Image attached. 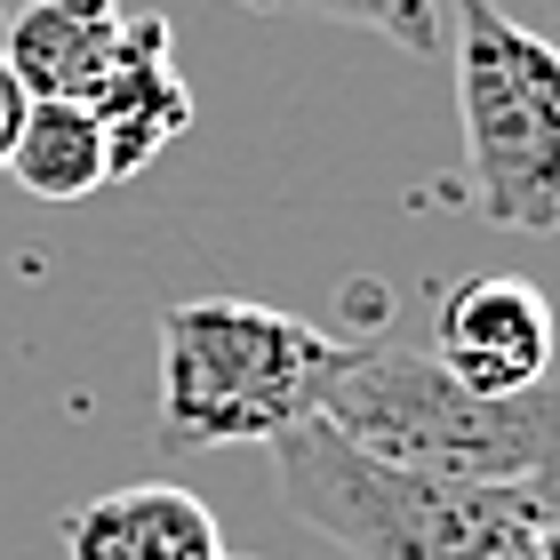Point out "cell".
I'll list each match as a JSON object with an SVG mask.
<instances>
[{
  "mask_svg": "<svg viewBox=\"0 0 560 560\" xmlns=\"http://www.w3.org/2000/svg\"><path fill=\"white\" fill-rule=\"evenodd\" d=\"M120 48V0H24L0 24V57L24 81V96L89 105Z\"/></svg>",
  "mask_w": 560,
  "mask_h": 560,
  "instance_id": "cell-8",
  "label": "cell"
},
{
  "mask_svg": "<svg viewBox=\"0 0 560 560\" xmlns=\"http://www.w3.org/2000/svg\"><path fill=\"white\" fill-rule=\"evenodd\" d=\"M257 9H313L328 24H361V33H385L409 57H441V9L432 0H257Z\"/></svg>",
  "mask_w": 560,
  "mask_h": 560,
  "instance_id": "cell-10",
  "label": "cell"
},
{
  "mask_svg": "<svg viewBox=\"0 0 560 560\" xmlns=\"http://www.w3.org/2000/svg\"><path fill=\"white\" fill-rule=\"evenodd\" d=\"M345 337L280 313L257 296H185L161 313V400L152 441L161 456L280 441L320 409V385L337 369Z\"/></svg>",
  "mask_w": 560,
  "mask_h": 560,
  "instance_id": "cell-3",
  "label": "cell"
},
{
  "mask_svg": "<svg viewBox=\"0 0 560 560\" xmlns=\"http://www.w3.org/2000/svg\"><path fill=\"white\" fill-rule=\"evenodd\" d=\"M272 448V497L296 528L328 537L345 560H513L560 521V480H448L352 448L320 417L289 424Z\"/></svg>",
  "mask_w": 560,
  "mask_h": 560,
  "instance_id": "cell-1",
  "label": "cell"
},
{
  "mask_svg": "<svg viewBox=\"0 0 560 560\" xmlns=\"http://www.w3.org/2000/svg\"><path fill=\"white\" fill-rule=\"evenodd\" d=\"M0 176H16L33 200H89L96 185H113L96 113L65 105V96H33L24 120H16V144H9V168Z\"/></svg>",
  "mask_w": 560,
  "mask_h": 560,
  "instance_id": "cell-9",
  "label": "cell"
},
{
  "mask_svg": "<svg viewBox=\"0 0 560 560\" xmlns=\"http://www.w3.org/2000/svg\"><path fill=\"white\" fill-rule=\"evenodd\" d=\"M89 113H96V137H105V168L113 176H137L152 152H168L192 129V89H185V72L168 65V24L161 16H120L113 72L96 81Z\"/></svg>",
  "mask_w": 560,
  "mask_h": 560,
  "instance_id": "cell-6",
  "label": "cell"
},
{
  "mask_svg": "<svg viewBox=\"0 0 560 560\" xmlns=\"http://www.w3.org/2000/svg\"><path fill=\"white\" fill-rule=\"evenodd\" d=\"M513 560H560V521H552V528H537V537H528Z\"/></svg>",
  "mask_w": 560,
  "mask_h": 560,
  "instance_id": "cell-12",
  "label": "cell"
},
{
  "mask_svg": "<svg viewBox=\"0 0 560 560\" xmlns=\"http://www.w3.org/2000/svg\"><path fill=\"white\" fill-rule=\"evenodd\" d=\"M456 129L472 217L497 233H560V40L497 0H456Z\"/></svg>",
  "mask_w": 560,
  "mask_h": 560,
  "instance_id": "cell-4",
  "label": "cell"
},
{
  "mask_svg": "<svg viewBox=\"0 0 560 560\" xmlns=\"http://www.w3.org/2000/svg\"><path fill=\"white\" fill-rule=\"evenodd\" d=\"M328 432L448 480H560V376L528 393H465L424 345H345L320 385Z\"/></svg>",
  "mask_w": 560,
  "mask_h": 560,
  "instance_id": "cell-2",
  "label": "cell"
},
{
  "mask_svg": "<svg viewBox=\"0 0 560 560\" xmlns=\"http://www.w3.org/2000/svg\"><path fill=\"white\" fill-rule=\"evenodd\" d=\"M424 352L465 393H528L552 376V304L521 272H472L432 304Z\"/></svg>",
  "mask_w": 560,
  "mask_h": 560,
  "instance_id": "cell-5",
  "label": "cell"
},
{
  "mask_svg": "<svg viewBox=\"0 0 560 560\" xmlns=\"http://www.w3.org/2000/svg\"><path fill=\"white\" fill-rule=\"evenodd\" d=\"M57 537H65V560H248L224 545L209 504L176 480H137V489L72 504Z\"/></svg>",
  "mask_w": 560,
  "mask_h": 560,
  "instance_id": "cell-7",
  "label": "cell"
},
{
  "mask_svg": "<svg viewBox=\"0 0 560 560\" xmlns=\"http://www.w3.org/2000/svg\"><path fill=\"white\" fill-rule=\"evenodd\" d=\"M24 105H33V96H24V81L9 72V57H0V168H9V144H16V120H24Z\"/></svg>",
  "mask_w": 560,
  "mask_h": 560,
  "instance_id": "cell-11",
  "label": "cell"
},
{
  "mask_svg": "<svg viewBox=\"0 0 560 560\" xmlns=\"http://www.w3.org/2000/svg\"><path fill=\"white\" fill-rule=\"evenodd\" d=\"M552 24H560V0H552Z\"/></svg>",
  "mask_w": 560,
  "mask_h": 560,
  "instance_id": "cell-13",
  "label": "cell"
}]
</instances>
